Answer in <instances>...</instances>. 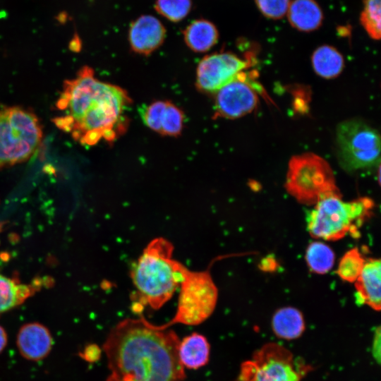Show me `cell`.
<instances>
[{
  "label": "cell",
  "mask_w": 381,
  "mask_h": 381,
  "mask_svg": "<svg viewBox=\"0 0 381 381\" xmlns=\"http://www.w3.org/2000/svg\"><path fill=\"white\" fill-rule=\"evenodd\" d=\"M53 343L49 329L37 322L22 325L16 337L19 353L25 359L31 361H40L45 358L51 352Z\"/></svg>",
  "instance_id": "cell-14"
},
{
  "label": "cell",
  "mask_w": 381,
  "mask_h": 381,
  "mask_svg": "<svg viewBox=\"0 0 381 381\" xmlns=\"http://www.w3.org/2000/svg\"><path fill=\"white\" fill-rule=\"evenodd\" d=\"M200 271L186 268L179 286L176 311L167 327L179 323L197 325L206 320L214 312L218 298V289L210 273L211 266Z\"/></svg>",
  "instance_id": "cell-8"
},
{
  "label": "cell",
  "mask_w": 381,
  "mask_h": 381,
  "mask_svg": "<svg viewBox=\"0 0 381 381\" xmlns=\"http://www.w3.org/2000/svg\"><path fill=\"white\" fill-rule=\"evenodd\" d=\"M210 353V344L201 334L193 332L179 341L178 354L184 368L197 370L205 365L209 361Z\"/></svg>",
  "instance_id": "cell-16"
},
{
  "label": "cell",
  "mask_w": 381,
  "mask_h": 381,
  "mask_svg": "<svg viewBox=\"0 0 381 381\" xmlns=\"http://www.w3.org/2000/svg\"><path fill=\"white\" fill-rule=\"evenodd\" d=\"M36 289L0 274V314L23 303Z\"/></svg>",
  "instance_id": "cell-20"
},
{
  "label": "cell",
  "mask_w": 381,
  "mask_h": 381,
  "mask_svg": "<svg viewBox=\"0 0 381 381\" xmlns=\"http://www.w3.org/2000/svg\"><path fill=\"white\" fill-rule=\"evenodd\" d=\"M179 341L169 327L154 325L143 315L120 321L102 346L110 371L106 381H183Z\"/></svg>",
  "instance_id": "cell-1"
},
{
  "label": "cell",
  "mask_w": 381,
  "mask_h": 381,
  "mask_svg": "<svg viewBox=\"0 0 381 381\" xmlns=\"http://www.w3.org/2000/svg\"><path fill=\"white\" fill-rule=\"evenodd\" d=\"M186 45L193 52L202 53L209 51L218 41L219 33L215 25L207 20L192 22L183 31Z\"/></svg>",
  "instance_id": "cell-19"
},
{
  "label": "cell",
  "mask_w": 381,
  "mask_h": 381,
  "mask_svg": "<svg viewBox=\"0 0 381 381\" xmlns=\"http://www.w3.org/2000/svg\"><path fill=\"white\" fill-rule=\"evenodd\" d=\"M336 147L339 162L347 171L370 168L380 162V135L359 119L347 120L337 126Z\"/></svg>",
  "instance_id": "cell-9"
},
{
  "label": "cell",
  "mask_w": 381,
  "mask_h": 381,
  "mask_svg": "<svg viewBox=\"0 0 381 381\" xmlns=\"http://www.w3.org/2000/svg\"><path fill=\"white\" fill-rule=\"evenodd\" d=\"M144 124L165 136H179L184 123L183 111L168 100H156L143 105L139 110Z\"/></svg>",
  "instance_id": "cell-12"
},
{
  "label": "cell",
  "mask_w": 381,
  "mask_h": 381,
  "mask_svg": "<svg viewBox=\"0 0 381 381\" xmlns=\"http://www.w3.org/2000/svg\"><path fill=\"white\" fill-rule=\"evenodd\" d=\"M381 262L371 258L365 262L359 277L355 281L356 298L359 304H365L376 311L381 308Z\"/></svg>",
  "instance_id": "cell-15"
},
{
  "label": "cell",
  "mask_w": 381,
  "mask_h": 381,
  "mask_svg": "<svg viewBox=\"0 0 381 381\" xmlns=\"http://www.w3.org/2000/svg\"><path fill=\"white\" fill-rule=\"evenodd\" d=\"M7 343L8 335L6 331L1 325H0V353L5 349Z\"/></svg>",
  "instance_id": "cell-29"
},
{
  "label": "cell",
  "mask_w": 381,
  "mask_h": 381,
  "mask_svg": "<svg viewBox=\"0 0 381 381\" xmlns=\"http://www.w3.org/2000/svg\"><path fill=\"white\" fill-rule=\"evenodd\" d=\"M42 139L40 123L31 111L19 107L0 110V169L29 159Z\"/></svg>",
  "instance_id": "cell-5"
},
{
  "label": "cell",
  "mask_w": 381,
  "mask_h": 381,
  "mask_svg": "<svg viewBox=\"0 0 381 381\" xmlns=\"http://www.w3.org/2000/svg\"><path fill=\"white\" fill-rule=\"evenodd\" d=\"M361 22L369 36L379 40L381 35V0H365Z\"/></svg>",
  "instance_id": "cell-24"
},
{
  "label": "cell",
  "mask_w": 381,
  "mask_h": 381,
  "mask_svg": "<svg viewBox=\"0 0 381 381\" xmlns=\"http://www.w3.org/2000/svg\"><path fill=\"white\" fill-rule=\"evenodd\" d=\"M131 104L124 89L98 80L93 69L85 66L64 82L56 103L60 114L53 121L81 145L111 143L126 132Z\"/></svg>",
  "instance_id": "cell-2"
},
{
  "label": "cell",
  "mask_w": 381,
  "mask_h": 381,
  "mask_svg": "<svg viewBox=\"0 0 381 381\" xmlns=\"http://www.w3.org/2000/svg\"><path fill=\"white\" fill-rule=\"evenodd\" d=\"M166 37V29L155 17L141 16L134 20L129 28L128 41L132 50L147 56L158 49Z\"/></svg>",
  "instance_id": "cell-13"
},
{
  "label": "cell",
  "mask_w": 381,
  "mask_h": 381,
  "mask_svg": "<svg viewBox=\"0 0 381 381\" xmlns=\"http://www.w3.org/2000/svg\"><path fill=\"white\" fill-rule=\"evenodd\" d=\"M191 4L190 0H156L155 9L170 21L179 22L188 14Z\"/></svg>",
  "instance_id": "cell-25"
},
{
  "label": "cell",
  "mask_w": 381,
  "mask_h": 381,
  "mask_svg": "<svg viewBox=\"0 0 381 381\" xmlns=\"http://www.w3.org/2000/svg\"><path fill=\"white\" fill-rule=\"evenodd\" d=\"M247 60L231 52L207 55L196 69V87L204 93H215L248 67Z\"/></svg>",
  "instance_id": "cell-10"
},
{
  "label": "cell",
  "mask_w": 381,
  "mask_h": 381,
  "mask_svg": "<svg viewBox=\"0 0 381 381\" xmlns=\"http://www.w3.org/2000/svg\"><path fill=\"white\" fill-rule=\"evenodd\" d=\"M259 11L267 18L279 19L286 15L291 0H255Z\"/></svg>",
  "instance_id": "cell-26"
},
{
  "label": "cell",
  "mask_w": 381,
  "mask_h": 381,
  "mask_svg": "<svg viewBox=\"0 0 381 381\" xmlns=\"http://www.w3.org/2000/svg\"><path fill=\"white\" fill-rule=\"evenodd\" d=\"M272 328L274 334L280 339H298L306 329L303 314L293 307L282 308L277 310L272 317Z\"/></svg>",
  "instance_id": "cell-18"
},
{
  "label": "cell",
  "mask_w": 381,
  "mask_h": 381,
  "mask_svg": "<svg viewBox=\"0 0 381 381\" xmlns=\"http://www.w3.org/2000/svg\"><path fill=\"white\" fill-rule=\"evenodd\" d=\"M365 261L356 248L347 251L341 258L337 273L344 281L355 282L362 272Z\"/></svg>",
  "instance_id": "cell-23"
},
{
  "label": "cell",
  "mask_w": 381,
  "mask_h": 381,
  "mask_svg": "<svg viewBox=\"0 0 381 381\" xmlns=\"http://www.w3.org/2000/svg\"><path fill=\"white\" fill-rule=\"evenodd\" d=\"M172 243L157 237L147 245L131 271L135 288L133 310L141 313L143 306L161 308L179 288L186 267L176 260Z\"/></svg>",
  "instance_id": "cell-3"
},
{
  "label": "cell",
  "mask_w": 381,
  "mask_h": 381,
  "mask_svg": "<svg viewBox=\"0 0 381 381\" xmlns=\"http://www.w3.org/2000/svg\"><path fill=\"white\" fill-rule=\"evenodd\" d=\"M372 352L375 359L380 363V327H377L375 332V335L372 345Z\"/></svg>",
  "instance_id": "cell-28"
},
{
  "label": "cell",
  "mask_w": 381,
  "mask_h": 381,
  "mask_svg": "<svg viewBox=\"0 0 381 381\" xmlns=\"http://www.w3.org/2000/svg\"><path fill=\"white\" fill-rule=\"evenodd\" d=\"M312 62L315 71L325 78L337 76L344 66L341 54L334 47L323 45L314 52Z\"/></svg>",
  "instance_id": "cell-21"
},
{
  "label": "cell",
  "mask_w": 381,
  "mask_h": 381,
  "mask_svg": "<svg viewBox=\"0 0 381 381\" xmlns=\"http://www.w3.org/2000/svg\"><path fill=\"white\" fill-rule=\"evenodd\" d=\"M285 188L298 202L307 205H315L327 196L341 194L329 164L313 153L292 157Z\"/></svg>",
  "instance_id": "cell-6"
},
{
  "label": "cell",
  "mask_w": 381,
  "mask_h": 381,
  "mask_svg": "<svg viewBox=\"0 0 381 381\" xmlns=\"http://www.w3.org/2000/svg\"><path fill=\"white\" fill-rule=\"evenodd\" d=\"M311 370L284 346L269 342L241 363L234 381H301Z\"/></svg>",
  "instance_id": "cell-7"
},
{
  "label": "cell",
  "mask_w": 381,
  "mask_h": 381,
  "mask_svg": "<svg viewBox=\"0 0 381 381\" xmlns=\"http://www.w3.org/2000/svg\"><path fill=\"white\" fill-rule=\"evenodd\" d=\"M251 78L241 72L234 79L215 92L216 118L236 119L252 111L257 106L258 95Z\"/></svg>",
  "instance_id": "cell-11"
},
{
  "label": "cell",
  "mask_w": 381,
  "mask_h": 381,
  "mask_svg": "<svg viewBox=\"0 0 381 381\" xmlns=\"http://www.w3.org/2000/svg\"><path fill=\"white\" fill-rule=\"evenodd\" d=\"M101 355V350L95 344H90L80 353V357L88 362L97 361Z\"/></svg>",
  "instance_id": "cell-27"
},
{
  "label": "cell",
  "mask_w": 381,
  "mask_h": 381,
  "mask_svg": "<svg viewBox=\"0 0 381 381\" xmlns=\"http://www.w3.org/2000/svg\"><path fill=\"white\" fill-rule=\"evenodd\" d=\"M290 24L300 31L318 29L323 20V13L315 0H291L286 13Z\"/></svg>",
  "instance_id": "cell-17"
},
{
  "label": "cell",
  "mask_w": 381,
  "mask_h": 381,
  "mask_svg": "<svg viewBox=\"0 0 381 381\" xmlns=\"http://www.w3.org/2000/svg\"><path fill=\"white\" fill-rule=\"evenodd\" d=\"M306 259L309 268L313 272L322 274L332 268L334 253L327 245L316 241L308 246Z\"/></svg>",
  "instance_id": "cell-22"
},
{
  "label": "cell",
  "mask_w": 381,
  "mask_h": 381,
  "mask_svg": "<svg viewBox=\"0 0 381 381\" xmlns=\"http://www.w3.org/2000/svg\"><path fill=\"white\" fill-rule=\"evenodd\" d=\"M373 206L368 198L344 202L341 194L327 196L308 213V230L313 237L328 241H337L347 234L358 238L359 229L370 217Z\"/></svg>",
  "instance_id": "cell-4"
}]
</instances>
